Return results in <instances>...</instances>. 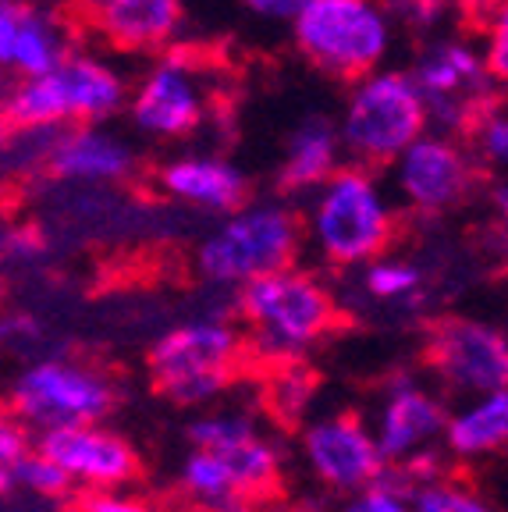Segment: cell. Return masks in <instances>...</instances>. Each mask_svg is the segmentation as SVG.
I'll return each instance as SVG.
<instances>
[{
  "mask_svg": "<svg viewBox=\"0 0 508 512\" xmlns=\"http://www.w3.org/2000/svg\"><path fill=\"white\" fill-rule=\"evenodd\" d=\"M235 310L249 328L246 342L270 360H299L338 328L334 296L313 274L295 267L242 285L235 292Z\"/></svg>",
  "mask_w": 508,
  "mask_h": 512,
  "instance_id": "6da1fadb",
  "label": "cell"
},
{
  "mask_svg": "<svg viewBox=\"0 0 508 512\" xmlns=\"http://www.w3.org/2000/svg\"><path fill=\"white\" fill-rule=\"evenodd\" d=\"M246 345V335L224 317L178 324L150 349L153 388L175 406H203L235 384Z\"/></svg>",
  "mask_w": 508,
  "mask_h": 512,
  "instance_id": "7a4b0ae2",
  "label": "cell"
},
{
  "mask_svg": "<svg viewBox=\"0 0 508 512\" xmlns=\"http://www.w3.org/2000/svg\"><path fill=\"white\" fill-rule=\"evenodd\" d=\"M299 217L281 203H256L228 214L199 242V274L210 285L242 288L256 278L288 271L299 253Z\"/></svg>",
  "mask_w": 508,
  "mask_h": 512,
  "instance_id": "3957f363",
  "label": "cell"
},
{
  "mask_svg": "<svg viewBox=\"0 0 508 512\" xmlns=\"http://www.w3.org/2000/svg\"><path fill=\"white\" fill-rule=\"evenodd\" d=\"M310 235L324 260L338 267L370 264L395 235V217L381 185L359 168H338L310 210Z\"/></svg>",
  "mask_w": 508,
  "mask_h": 512,
  "instance_id": "277c9868",
  "label": "cell"
},
{
  "mask_svg": "<svg viewBox=\"0 0 508 512\" xmlns=\"http://www.w3.org/2000/svg\"><path fill=\"white\" fill-rule=\"evenodd\" d=\"M427 128V107L409 72H374L359 79L342 114L338 139L359 164H391Z\"/></svg>",
  "mask_w": 508,
  "mask_h": 512,
  "instance_id": "5b68a950",
  "label": "cell"
},
{
  "mask_svg": "<svg viewBox=\"0 0 508 512\" xmlns=\"http://www.w3.org/2000/svg\"><path fill=\"white\" fill-rule=\"evenodd\" d=\"M292 32L302 54L338 79L374 75L391 43L388 18L370 0H310Z\"/></svg>",
  "mask_w": 508,
  "mask_h": 512,
  "instance_id": "8992f818",
  "label": "cell"
},
{
  "mask_svg": "<svg viewBox=\"0 0 508 512\" xmlns=\"http://www.w3.org/2000/svg\"><path fill=\"white\" fill-rule=\"evenodd\" d=\"M125 104V82L93 57L68 54L43 79H22L11 89L8 118L22 128H54L61 121H100Z\"/></svg>",
  "mask_w": 508,
  "mask_h": 512,
  "instance_id": "52a82bcc",
  "label": "cell"
},
{
  "mask_svg": "<svg viewBox=\"0 0 508 512\" xmlns=\"http://www.w3.org/2000/svg\"><path fill=\"white\" fill-rule=\"evenodd\" d=\"M118 392L104 374L68 360L32 363L11 388V409L18 424L36 431H61V427H96L114 413Z\"/></svg>",
  "mask_w": 508,
  "mask_h": 512,
  "instance_id": "ba28073f",
  "label": "cell"
},
{
  "mask_svg": "<svg viewBox=\"0 0 508 512\" xmlns=\"http://www.w3.org/2000/svg\"><path fill=\"white\" fill-rule=\"evenodd\" d=\"M423 360L441 377L448 392L480 399V395L508 388V335L484 320H434L427 331Z\"/></svg>",
  "mask_w": 508,
  "mask_h": 512,
  "instance_id": "9c48e42d",
  "label": "cell"
},
{
  "mask_svg": "<svg viewBox=\"0 0 508 512\" xmlns=\"http://www.w3.org/2000/svg\"><path fill=\"white\" fill-rule=\"evenodd\" d=\"M409 75L423 96L427 121L445 128H473L487 111L491 75L484 57L462 40H441L427 47Z\"/></svg>",
  "mask_w": 508,
  "mask_h": 512,
  "instance_id": "30bf717a",
  "label": "cell"
},
{
  "mask_svg": "<svg viewBox=\"0 0 508 512\" xmlns=\"http://www.w3.org/2000/svg\"><path fill=\"white\" fill-rule=\"evenodd\" d=\"M302 456L324 488L342 491V495H359L374 488L381 473L388 470L377 452L374 434L366 431L359 413H334L313 420L302 431Z\"/></svg>",
  "mask_w": 508,
  "mask_h": 512,
  "instance_id": "8fae6325",
  "label": "cell"
},
{
  "mask_svg": "<svg viewBox=\"0 0 508 512\" xmlns=\"http://www.w3.org/2000/svg\"><path fill=\"white\" fill-rule=\"evenodd\" d=\"M398 189L416 210L441 214L466 200L473 189V160L459 143L445 136H420L395 160Z\"/></svg>",
  "mask_w": 508,
  "mask_h": 512,
  "instance_id": "7c38bea8",
  "label": "cell"
},
{
  "mask_svg": "<svg viewBox=\"0 0 508 512\" xmlns=\"http://www.w3.org/2000/svg\"><path fill=\"white\" fill-rule=\"evenodd\" d=\"M36 452L57 463L72 480H86L100 491L132 484L143 470L135 448L121 434L104 427H61L36 438Z\"/></svg>",
  "mask_w": 508,
  "mask_h": 512,
  "instance_id": "4fadbf2b",
  "label": "cell"
},
{
  "mask_svg": "<svg viewBox=\"0 0 508 512\" xmlns=\"http://www.w3.org/2000/svg\"><path fill=\"white\" fill-rule=\"evenodd\" d=\"M448 409L434 392L420 388L409 374L391 381V392L377 413V452L384 466H402L420 456V448L434 438H445Z\"/></svg>",
  "mask_w": 508,
  "mask_h": 512,
  "instance_id": "5bb4252c",
  "label": "cell"
},
{
  "mask_svg": "<svg viewBox=\"0 0 508 512\" xmlns=\"http://www.w3.org/2000/svg\"><path fill=\"white\" fill-rule=\"evenodd\" d=\"M135 125L150 136H189L203 118V96L196 89V75L182 57H167L143 79L132 96Z\"/></svg>",
  "mask_w": 508,
  "mask_h": 512,
  "instance_id": "9a60e30c",
  "label": "cell"
},
{
  "mask_svg": "<svg viewBox=\"0 0 508 512\" xmlns=\"http://www.w3.org/2000/svg\"><path fill=\"white\" fill-rule=\"evenodd\" d=\"M160 189L182 203L214 214H235L246 203L249 182L231 160L224 157H182L160 168Z\"/></svg>",
  "mask_w": 508,
  "mask_h": 512,
  "instance_id": "2e32d148",
  "label": "cell"
},
{
  "mask_svg": "<svg viewBox=\"0 0 508 512\" xmlns=\"http://www.w3.org/2000/svg\"><path fill=\"white\" fill-rule=\"evenodd\" d=\"M100 29L125 50H150L175 36L182 0H100Z\"/></svg>",
  "mask_w": 508,
  "mask_h": 512,
  "instance_id": "e0dca14e",
  "label": "cell"
},
{
  "mask_svg": "<svg viewBox=\"0 0 508 512\" xmlns=\"http://www.w3.org/2000/svg\"><path fill=\"white\" fill-rule=\"evenodd\" d=\"M132 168V153L125 143L100 128H75L50 146V171L75 182H107Z\"/></svg>",
  "mask_w": 508,
  "mask_h": 512,
  "instance_id": "ac0fdd59",
  "label": "cell"
},
{
  "mask_svg": "<svg viewBox=\"0 0 508 512\" xmlns=\"http://www.w3.org/2000/svg\"><path fill=\"white\" fill-rule=\"evenodd\" d=\"M338 150H342L338 128L327 118H320V114L317 118H306L288 136L285 164H281V175H278L281 192L320 189L338 171Z\"/></svg>",
  "mask_w": 508,
  "mask_h": 512,
  "instance_id": "d6986e66",
  "label": "cell"
},
{
  "mask_svg": "<svg viewBox=\"0 0 508 512\" xmlns=\"http://www.w3.org/2000/svg\"><path fill=\"white\" fill-rule=\"evenodd\" d=\"M445 445L455 456H494L508 448V388L480 395L459 413H448Z\"/></svg>",
  "mask_w": 508,
  "mask_h": 512,
  "instance_id": "ffe728a7",
  "label": "cell"
},
{
  "mask_svg": "<svg viewBox=\"0 0 508 512\" xmlns=\"http://www.w3.org/2000/svg\"><path fill=\"white\" fill-rule=\"evenodd\" d=\"M224 466H228L235 488L249 498L253 505H260L263 498H274L281 491V456L278 445L270 438H263L260 427L246 438L231 441V445L214 452Z\"/></svg>",
  "mask_w": 508,
  "mask_h": 512,
  "instance_id": "44dd1931",
  "label": "cell"
},
{
  "mask_svg": "<svg viewBox=\"0 0 508 512\" xmlns=\"http://www.w3.org/2000/svg\"><path fill=\"white\" fill-rule=\"evenodd\" d=\"M178 484L199 512H253V502L235 488L228 466L203 448H192L178 473Z\"/></svg>",
  "mask_w": 508,
  "mask_h": 512,
  "instance_id": "7402d4cb",
  "label": "cell"
},
{
  "mask_svg": "<svg viewBox=\"0 0 508 512\" xmlns=\"http://www.w3.org/2000/svg\"><path fill=\"white\" fill-rule=\"evenodd\" d=\"M68 57V43H64V32L47 11L25 4V15L18 22V40H15V57H11V68H15L22 79H43L57 68V64Z\"/></svg>",
  "mask_w": 508,
  "mask_h": 512,
  "instance_id": "603a6c76",
  "label": "cell"
},
{
  "mask_svg": "<svg viewBox=\"0 0 508 512\" xmlns=\"http://www.w3.org/2000/svg\"><path fill=\"white\" fill-rule=\"evenodd\" d=\"M416 480L409 477L405 466H388L374 488L359 491L342 505V512H413L409 495H413Z\"/></svg>",
  "mask_w": 508,
  "mask_h": 512,
  "instance_id": "cb8c5ba5",
  "label": "cell"
},
{
  "mask_svg": "<svg viewBox=\"0 0 508 512\" xmlns=\"http://www.w3.org/2000/svg\"><path fill=\"white\" fill-rule=\"evenodd\" d=\"M413 512H494L473 488H462L452 480H423L409 495Z\"/></svg>",
  "mask_w": 508,
  "mask_h": 512,
  "instance_id": "d4e9b609",
  "label": "cell"
},
{
  "mask_svg": "<svg viewBox=\"0 0 508 512\" xmlns=\"http://www.w3.org/2000/svg\"><path fill=\"white\" fill-rule=\"evenodd\" d=\"M423 274L413 264H402V260H370L363 271V288L381 303L391 299H409L413 292H420Z\"/></svg>",
  "mask_w": 508,
  "mask_h": 512,
  "instance_id": "484cf974",
  "label": "cell"
},
{
  "mask_svg": "<svg viewBox=\"0 0 508 512\" xmlns=\"http://www.w3.org/2000/svg\"><path fill=\"white\" fill-rule=\"evenodd\" d=\"M253 431H256V420L249 413H207V416H196L185 427L192 448H203V452H217V448L246 438Z\"/></svg>",
  "mask_w": 508,
  "mask_h": 512,
  "instance_id": "4316f807",
  "label": "cell"
},
{
  "mask_svg": "<svg viewBox=\"0 0 508 512\" xmlns=\"http://www.w3.org/2000/svg\"><path fill=\"white\" fill-rule=\"evenodd\" d=\"M15 477H18V488H29L36 495H47V498H61L72 491L75 480L61 470L57 463H50L47 456H40L36 448H32L29 456H22L15 463Z\"/></svg>",
  "mask_w": 508,
  "mask_h": 512,
  "instance_id": "83f0119b",
  "label": "cell"
},
{
  "mask_svg": "<svg viewBox=\"0 0 508 512\" xmlns=\"http://www.w3.org/2000/svg\"><path fill=\"white\" fill-rule=\"evenodd\" d=\"M487 75L508 82V0H501L498 11L487 22V47H484Z\"/></svg>",
  "mask_w": 508,
  "mask_h": 512,
  "instance_id": "f1b7e54d",
  "label": "cell"
},
{
  "mask_svg": "<svg viewBox=\"0 0 508 512\" xmlns=\"http://www.w3.org/2000/svg\"><path fill=\"white\" fill-rule=\"evenodd\" d=\"M473 136H477V150L491 164H508V114L484 111L473 125Z\"/></svg>",
  "mask_w": 508,
  "mask_h": 512,
  "instance_id": "f546056e",
  "label": "cell"
},
{
  "mask_svg": "<svg viewBox=\"0 0 508 512\" xmlns=\"http://www.w3.org/2000/svg\"><path fill=\"white\" fill-rule=\"evenodd\" d=\"M25 15L22 0H0V68H11L15 57V40H18V22Z\"/></svg>",
  "mask_w": 508,
  "mask_h": 512,
  "instance_id": "4dcf8cb0",
  "label": "cell"
},
{
  "mask_svg": "<svg viewBox=\"0 0 508 512\" xmlns=\"http://www.w3.org/2000/svg\"><path fill=\"white\" fill-rule=\"evenodd\" d=\"M79 512H153L143 498L114 495V491H93L79 502Z\"/></svg>",
  "mask_w": 508,
  "mask_h": 512,
  "instance_id": "1f68e13d",
  "label": "cell"
},
{
  "mask_svg": "<svg viewBox=\"0 0 508 512\" xmlns=\"http://www.w3.org/2000/svg\"><path fill=\"white\" fill-rule=\"evenodd\" d=\"M310 0H246V8L253 15L267 18V22H295Z\"/></svg>",
  "mask_w": 508,
  "mask_h": 512,
  "instance_id": "d6a6232c",
  "label": "cell"
},
{
  "mask_svg": "<svg viewBox=\"0 0 508 512\" xmlns=\"http://www.w3.org/2000/svg\"><path fill=\"white\" fill-rule=\"evenodd\" d=\"M25 335H40V320L25 317V313L0 320V342H8V338H25Z\"/></svg>",
  "mask_w": 508,
  "mask_h": 512,
  "instance_id": "836d02e7",
  "label": "cell"
},
{
  "mask_svg": "<svg viewBox=\"0 0 508 512\" xmlns=\"http://www.w3.org/2000/svg\"><path fill=\"white\" fill-rule=\"evenodd\" d=\"M494 210H498L501 224H505V228H508V178L498 185V189H494Z\"/></svg>",
  "mask_w": 508,
  "mask_h": 512,
  "instance_id": "e575fe53",
  "label": "cell"
},
{
  "mask_svg": "<svg viewBox=\"0 0 508 512\" xmlns=\"http://www.w3.org/2000/svg\"><path fill=\"white\" fill-rule=\"evenodd\" d=\"M15 488H18L15 466H0V498H8Z\"/></svg>",
  "mask_w": 508,
  "mask_h": 512,
  "instance_id": "d590c367",
  "label": "cell"
},
{
  "mask_svg": "<svg viewBox=\"0 0 508 512\" xmlns=\"http://www.w3.org/2000/svg\"><path fill=\"white\" fill-rule=\"evenodd\" d=\"M11 89H15V86H8V79H4V68H0V104H8Z\"/></svg>",
  "mask_w": 508,
  "mask_h": 512,
  "instance_id": "8d00e7d4",
  "label": "cell"
},
{
  "mask_svg": "<svg viewBox=\"0 0 508 512\" xmlns=\"http://www.w3.org/2000/svg\"><path fill=\"white\" fill-rule=\"evenodd\" d=\"M306 512H313V509H306Z\"/></svg>",
  "mask_w": 508,
  "mask_h": 512,
  "instance_id": "74e56055",
  "label": "cell"
}]
</instances>
